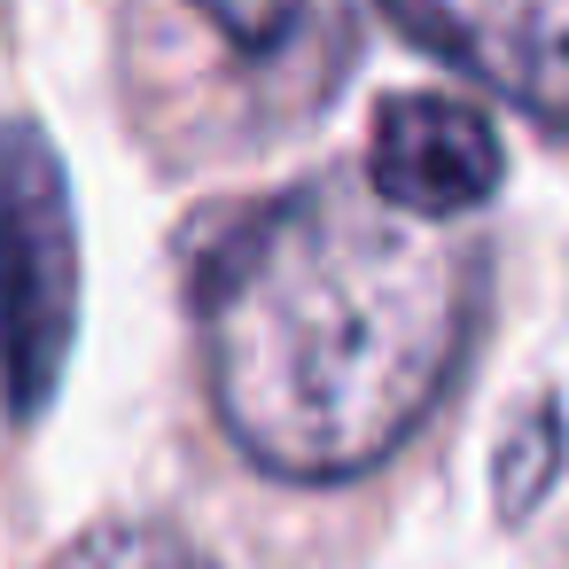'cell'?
<instances>
[{
	"instance_id": "6da1fadb",
	"label": "cell",
	"mask_w": 569,
	"mask_h": 569,
	"mask_svg": "<svg viewBox=\"0 0 569 569\" xmlns=\"http://www.w3.org/2000/svg\"><path fill=\"white\" fill-rule=\"evenodd\" d=\"M476 250L359 172H320L196 242V336L227 437L289 483L390 460L476 328Z\"/></svg>"
},
{
	"instance_id": "7a4b0ae2",
	"label": "cell",
	"mask_w": 569,
	"mask_h": 569,
	"mask_svg": "<svg viewBox=\"0 0 569 569\" xmlns=\"http://www.w3.org/2000/svg\"><path fill=\"white\" fill-rule=\"evenodd\" d=\"M359 48V0H149L133 17V94L172 141H281L312 126Z\"/></svg>"
},
{
	"instance_id": "3957f363",
	"label": "cell",
	"mask_w": 569,
	"mask_h": 569,
	"mask_svg": "<svg viewBox=\"0 0 569 569\" xmlns=\"http://www.w3.org/2000/svg\"><path fill=\"white\" fill-rule=\"evenodd\" d=\"M79 336V219L63 157L40 126L0 133V398L40 421Z\"/></svg>"
},
{
	"instance_id": "277c9868",
	"label": "cell",
	"mask_w": 569,
	"mask_h": 569,
	"mask_svg": "<svg viewBox=\"0 0 569 569\" xmlns=\"http://www.w3.org/2000/svg\"><path fill=\"white\" fill-rule=\"evenodd\" d=\"M382 17L421 56L569 133V0H382Z\"/></svg>"
},
{
	"instance_id": "5b68a950",
	"label": "cell",
	"mask_w": 569,
	"mask_h": 569,
	"mask_svg": "<svg viewBox=\"0 0 569 569\" xmlns=\"http://www.w3.org/2000/svg\"><path fill=\"white\" fill-rule=\"evenodd\" d=\"M499 133L476 102L452 94H390L367 141V180L382 203H398L406 219H468L499 196Z\"/></svg>"
},
{
	"instance_id": "8992f818",
	"label": "cell",
	"mask_w": 569,
	"mask_h": 569,
	"mask_svg": "<svg viewBox=\"0 0 569 569\" xmlns=\"http://www.w3.org/2000/svg\"><path fill=\"white\" fill-rule=\"evenodd\" d=\"M56 569H219V561L164 522H94L56 553Z\"/></svg>"
},
{
	"instance_id": "52a82bcc",
	"label": "cell",
	"mask_w": 569,
	"mask_h": 569,
	"mask_svg": "<svg viewBox=\"0 0 569 569\" xmlns=\"http://www.w3.org/2000/svg\"><path fill=\"white\" fill-rule=\"evenodd\" d=\"M553 476H561V406L546 398V406H530V413L507 429V445H499V515L522 522V515L546 499Z\"/></svg>"
}]
</instances>
